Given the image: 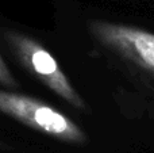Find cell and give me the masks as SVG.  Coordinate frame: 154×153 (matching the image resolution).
I'll list each match as a JSON object with an SVG mask.
<instances>
[{"instance_id":"cell-4","label":"cell","mask_w":154,"mask_h":153,"mask_svg":"<svg viewBox=\"0 0 154 153\" xmlns=\"http://www.w3.org/2000/svg\"><path fill=\"white\" fill-rule=\"evenodd\" d=\"M0 84L7 88H16L18 87V81L15 80L14 75L11 73V70L8 69L5 61L3 60L2 54H0Z\"/></svg>"},{"instance_id":"cell-3","label":"cell","mask_w":154,"mask_h":153,"mask_svg":"<svg viewBox=\"0 0 154 153\" xmlns=\"http://www.w3.org/2000/svg\"><path fill=\"white\" fill-rule=\"evenodd\" d=\"M92 37L154 76V34L146 30L107 20H89Z\"/></svg>"},{"instance_id":"cell-2","label":"cell","mask_w":154,"mask_h":153,"mask_svg":"<svg viewBox=\"0 0 154 153\" xmlns=\"http://www.w3.org/2000/svg\"><path fill=\"white\" fill-rule=\"evenodd\" d=\"M3 37L12 49L14 54L31 75L70 106L77 110L87 111L84 99L70 84L56 58L38 41L15 30H5Z\"/></svg>"},{"instance_id":"cell-5","label":"cell","mask_w":154,"mask_h":153,"mask_svg":"<svg viewBox=\"0 0 154 153\" xmlns=\"http://www.w3.org/2000/svg\"><path fill=\"white\" fill-rule=\"evenodd\" d=\"M3 148H4V144H3V141L2 140H0V151H2V149Z\"/></svg>"},{"instance_id":"cell-1","label":"cell","mask_w":154,"mask_h":153,"mask_svg":"<svg viewBox=\"0 0 154 153\" xmlns=\"http://www.w3.org/2000/svg\"><path fill=\"white\" fill-rule=\"evenodd\" d=\"M0 113L39 133L61 141L84 144L87 137L77 123L57 108L23 94L0 89Z\"/></svg>"}]
</instances>
